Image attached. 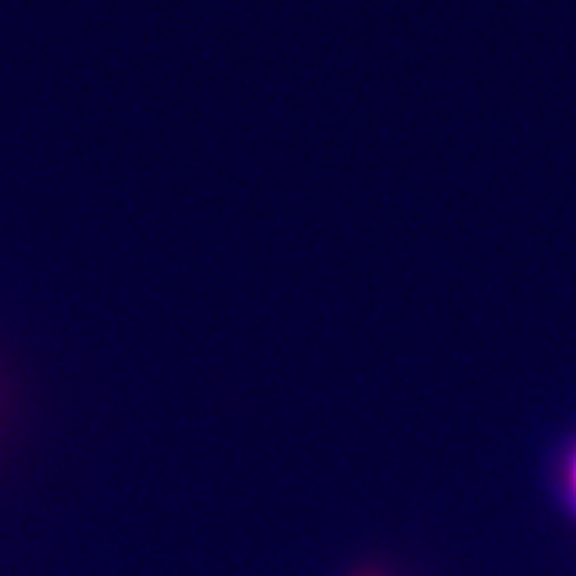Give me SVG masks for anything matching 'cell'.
<instances>
[{"label":"cell","instance_id":"6da1fadb","mask_svg":"<svg viewBox=\"0 0 576 576\" xmlns=\"http://www.w3.org/2000/svg\"><path fill=\"white\" fill-rule=\"evenodd\" d=\"M574 492H576V459H574Z\"/></svg>","mask_w":576,"mask_h":576}]
</instances>
